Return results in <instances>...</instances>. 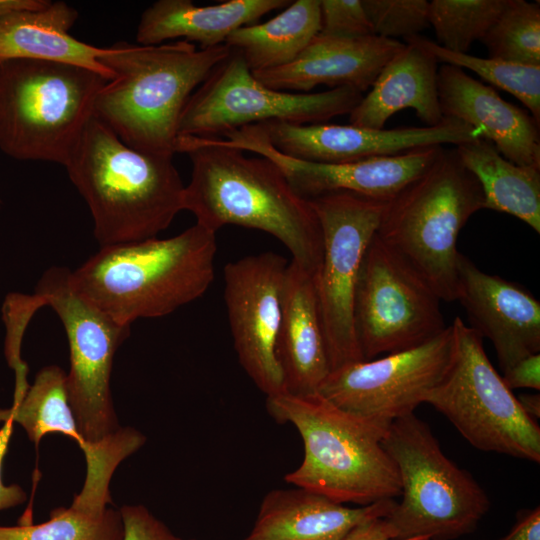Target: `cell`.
Here are the masks:
<instances>
[{"instance_id":"25","label":"cell","mask_w":540,"mask_h":540,"mask_svg":"<svg viewBox=\"0 0 540 540\" xmlns=\"http://www.w3.org/2000/svg\"><path fill=\"white\" fill-rule=\"evenodd\" d=\"M78 12L63 1L14 12L0 19V61L34 59L79 65L108 80L113 74L100 62L103 47L79 41L69 31Z\"/></svg>"},{"instance_id":"24","label":"cell","mask_w":540,"mask_h":540,"mask_svg":"<svg viewBox=\"0 0 540 540\" xmlns=\"http://www.w3.org/2000/svg\"><path fill=\"white\" fill-rule=\"evenodd\" d=\"M290 3V0H228L200 6L191 0H158L143 11L136 42L158 45L179 39L196 42L201 49L220 46L236 29L257 23L264 15Z\"/></svg>"},{"instance_id":"33","label":"cell","mask_w":540,"mask_h":540,"mask_svg":"<svg viewBox=\"0 0 540 540\" xmlns=\"http://www.w3.org/2000/svg\"><path fill=\"white\" fill-rule=\"evenodd\" d=\"M374 35L404 39L419 35L429 25L426 0H362Z\"/></svg>"},{"instance_id":"6","label":"cell","mask_w":540,"mask_h":540,"mask_svg":"<svg viewBox=\"0 0 540 540\" xmlns=\"http://www.w3.org/2000/svg\"><path fill=\"white\" fill-rule=\"evenodd\" d=\"M482 188L455 148L386 202L377 237L407 263L442 301L457 297V239L478 210Z\"/></svg>"},{"instance_id":"14","label":"cell","mask_w":540,"mask_h":540,"mask_svg":"<svg viewBox=\"0 0 540 540\" xmlns=\"http://www.w3.org/2000/svg\"><path fill=\"white\" fill-rule=\"evenodd\" d=\"M453 354L452 327L416 347L348 364L330 372L318 393L343 411L382 430L424 403Z\"/></svg>"},{"instance_id":"40","label":"cell","mask_w":540,"mask_h":540,"mask_svg":"<svg viewBox=\"0 0 540 540\" xmlns=\"http://www.w3.org/2000/svg\"><path fill=\"white\" fill-rule=\"evenodd\" d=\"M517 400L525 412L531 419L537 422L540 418V395L523 393L517 397Z\"/></svg>"},{"instance_id":"5","label":"cell","mask_w":540,"mask_h":540,"mask_svg":"<svg viewBox=\"0 0 540 540\" xmlns=\"http://www.w3.org/2000/svg\"><path fill=\"white\" fill-rule=\"evenodd\" d=\"M269 415L301 436L304 457L284 480L338 503L361 506L401 494L397 466L382 445L387 430L338 408L319 393L266 399Z\"/></svg>"},{"instance_id":"32","label":"cell","mask_w":540,"mask_h":540,"mask_svg":"<svg viewBox=\"0 0 540 540\" xmlns=\"http://www.w3.org/2000/svg\"><path fill=\"white\" fill-rule=\"evenodd\" d=\"M481 41L490 58L540 66L539 2L508 0Z\"/></svg>"},{"instance_id":"21","label":"cell","mask_w":540,"mask_h":540,"mask_svg":"<svg viewBox=\"0 0 540 540\" xmlns=\"http://www.w3.org/2000/svg\"><path fill=\"white\" fill-rule=\"evenodd\" d=\"M285 393H318L331 372L319 312L315 275L289 261L275 345Z\"/></svg>"},{"instance_id":"22","label":"cell","mask_w":540,"mask_h":540,"mask_svg":"<svg viewBox=\"0 0 540 540\" xmlns=\"http://www.w3.org/2000/svg\"><path fill=\"white\" fill-rule=\"evenodd\" d=\"M396 503L387 499L350 508L305 488L274 489L242 540H342L362 522L386 518Z\"/></svg>"},{"instance_id":"36","label":"cell","mask_w":540,"mask_h":540,"mask_svg":"<svg viewBox=\"0 0 540 540\" xmlns=\"http://www.w3.org/2000/svg\"><path fill=\"white\" fill-rule=\"evenodd\" d=\"M503 381L511 390H540V353L528 355L503 371Z\"/></svg>"},{"instance_id":"29","label":"cell","mask_w":540,"mask_h":540,"mask_svg":"<svg viewBox=\"0 0 540 540\" xmlns=\"http://www.w3.org/2000/svg\"><path fill=\"white\" fill-rule=\"evenodd\" d=\"M412 38L430 51L438 62L461 69L467 68L490 84L515 96L540 125V66L453 52L423 36L416 35Z\"/></svg>"},{"instance_id":"27","label":"cell","mask_w":540,"mask_h":540,"mask_svg":"<svg viewBox=\"0 0 540 540\" xmlns=\"http://www.w3.org/2000/svg\"><path fill=\"white\" fill-rule=\"evenodd\" d=\"M320 0H296L271 19L242 26L225 45L238 52L252 72L289 64L318 35Z\"/></svg>"},{"instance_id":"31","label":"cell","mask_w":540,"mask_h":540,"mask_svg":"<svg viewBox=\"0 0 540 540\" xmlns=\"http://www.w3.org/2000/svg\"><path fill=\"white\" fill-rule=\"evenodd\" d=\"M508 0H433L429 2V24L438 45L453 52L467 53L482 40Z\"/></svg>"},{"instance_id":"3","label":"cell","mask_w":540,"mask_h":540,"mask_svg":"<svg viewBox=\"0 0 540 540\" xmlns=\"http://www.w3.org/2000/svg\"><path fill=\"white\" fill-rule=\"evenodd\" d=\"M216 233L199 224L160 239L100 247L70 272L73 290L115 322L159 318L206 293L215 278Z\"/></svg>"},{"instance_id":"35","label":"cell","mask_w":540,"mask_h":540,"mask_svg":"<svg viewBox=\"0 0 540 540\" xmlns=\"http://www.w3.org/2000/svg\"><path fill=\"white\" fill-rule=\"evenodd\" d=\"M123 540H196L174 535L143 505H124L120 509Z\"/></svg>"},{"instance_id":"23","label":"cell","mask_w":540,"mask_h":540,"mask_svg":"<svg viewBox=\"0 0 540 540\" xmlns=\"http://www.w3.org/2000/svg\"><path fill=\"white\" fill-rule=\"evenodd\" d=\"M405 41L350 112L351 125L384 129L387 120L404 109H413L426 126H436L443 120L437 89L438 61L412 37Z\"/></svg>"},{"instance_id":"11","label":"cell","mask_w":540,"mask_h":540,"mask_svg":"<svg viewBox=\"0 0 540 540\" xmlns=\"http://www.w3.org/2000/svg\"><path fill=\"white\" fill-rule=\"evenodd\" d=\"M363 98L352 87L296 93L260 83L242 56L231 50L188 99L178 125V137H222L245 126L268 121L324 123L350 114Z\"/></svg>"},{"instance_id":"37","label":"cell","mask_w":540,"mask_h":540,"mask_svg":"<svg viewBox=\"0 0 540 540\" xmlns=\"http://www.w3.org/2000/svg\"><path fill=\"white\" fill-rule=\"evenodd\" d=\"M498 540H540V507L519 510L513 527Z\"/></svg>"},{"instance_id":"18","label":"cell","mask_w":540,"mask_h":540,"mask_svg":"<svg viewBox=\"0 0 540 540\" xmlns=\"http://www.w3.org/2000/svg\"><path fill=\"white\" fill-rule=\"evenodd\" d=\"M457 297L473 328L494 346L502 372L540 353V302L523 286L481 271L459 253Z\"/></svg>"},{"instance_id":"9","label":"cell","mask_w":540,"mask_h":540,"mask_svg":"<svg viewBox=\"0 0 540 540\" xmlns=\"http://www.w3.org/2000/svg\"><path fill=\"white\" fill-rule=\"evenodd\" d=\"M451 327V362L424 403L442 413L473 447L539 463L540 427L495 370L483 338L460 317Z\"/></svg>"},{"instance_id":"20","label":"cell","mask_w":540,"mask_h":540,"mask_svg":"<svg viewBox=\"0 0 540 540\" xmlns=\"http://www.w3.org/2000/svg\"><path fill=\"white\" fill-rule=\"evenodd\" d=\"M404 47L376 35L345 39L318 33L287 65L252 72L263 85L280 91L309 93L318 85L371 88L385 64Z\"/></svg>"},{"instance_id":"15","label":"cell","mask_w":540,"mask_h":540,"mask_svg":"<svg viewBox=\"0 0 540 540\" xmlns=\"http://www.w3.org/2000/svg\"><path fill=\"white\" fill-rule=\"evenodd\" d=\"M289 261L272 251L224 267V299L234 348L244 371L267 397L285 393L275 345Z\"/></svg>"},{"instance_id":"13","label":"cell","mask_w":540,"mask_h":540,"mask_svg":"<svg viewBox=\"0 0 540 540\" xmlns=\"http://www.w3.org/2000/svg\"><path fill=\"white\" fill-rule=\"evenodd\" d=\"M439 296L375 234L362 259L354 326L364 360L421 345L446 329Z\"/></svg>"},{"instance_id":"19","label":"cell","mask_w":540,"mask_h":540,"mask_svg":"<svg viewBox=\"0 0 540 540\" xmlns=\"http://www.w3.org/2000/svg\"><path fill=\"white\" fill-rule=\"evenodd\" d=\"M437 89L443 117L480 129L483 138L514 164L540 169L539 124L530 114L456 66L443 64L438 69Z\"/></svg>"},{"instance_id":"8","label":"cell","mask_w":540,"mask_h":540,"mask_svg":"<svg viewBox=\"0 0 540 540\" xmlns=\"http://www.w3.org/2000/svg\"><path fill=\"white\" fill-rule=\"evenodd\" d=\"M382 445L395 462L400 503L385 518L392 540H455L474 532L490 508L484 489L442 451L415 413L393 421Z\"/></svg>"},{"instance_id":"38","label":"cell","mask_w":540,"mask_h":540,"mask_svg":"<svg viewBox=\"0 0 540 540\" xmlns=\"http://www.w3.org/2000/svg\"><path fill=\"white\" fill-rule=\"evenodd\" d=\"M342 540H392L385 518H373L354 527ZM408 540H428L418 537Z\"/></svg>"},{"instance_id":"2","label":"cell","mask_w":540,"mask_h":540,"mask_svg":"<svg viewBox=\"0 0 540 540\" xmlns=\"http://www.w3.org/2000/svg\"><path fill=\"white\" fill-rule=\"evenodd\" d=\"M230 52L225 44L198 49L185 40L103 47L99 62L114 78L99 91L93 115L129 147L173 157L188 99Z\"/></svg>"},{"instance_id":"30","label":"cell","mask_w":540,"mask_h":540,"mask_svg":"<svg viewBox=\"0 0 540 540\" xmlns=\"http://www.w3.org/2000/svg\"><path fill=\"white\" fill-rule=\"evenodd\" d=\"M123 535L120 511L110 507L90 513L70 505L53 509L40 524L0 526V540H123Z\"/></svg>"},{"instance_id":"16","label":"cell","mask_w":540,"mask_h":540,"mask_svg":"<svg viewBox=\"0 0 540 540\" xmlns=\"http://www.w3.org/2000/svg\"><path fill=\"white\" fill-rule=\"evenodd\" d=\"M215 138L223 145L273 161L293 189L307 200L330 192L347 191L376 201L389 202L420 176L443 148L429 146L356 162L321 163L281 153L271 145L258 124Z\"/></svg>"},{"instance_id":"39","label":"cell","mask_w":540,"mask_h":540,"mask_svg":"<svg viewBox=\"0 0 540 540\" xmlns=\"http://www.w3.org/2000/svg\"><path fill=\"white\" fill-rule=\"evenodd\" d=\"M47 0H0V19L14 12L36 9Z\"/></svg>"},{"instance_id":"7","label":"cell","mask_w":540,"mask_h":540,"mask_svg":"<svg viewBox=\"0 0 540 540\" xmlns=\"http://www.w3.org/2000/svg\"><path fill=\"white\" fill-rule=\"evenodd\" d=\"M109 81L61 62L0 61V149L18 160L65 166Z\"/></svg>"},{"instance_id":"12","label":"cell","mask_w":540,"mask_h":540,"mask_svg":"<svg viewBox=\"0 0 540 540\" xmlns=\"http://www.w3.org/2000/svg\"><path fill=\"white\" fill-rule=\"evenodd\" d=\"M320 223L323 255L315 287L331 371L363 361L354 326V298L363 256L385 202L347 191L309 200Z\"/></svg>"},{"instance_id":"1","label":"cell","mask_w":540,"mask_h":540,"mask_svg":"<svg viewBox=\"0 0 540 540\" xmlns=\"http://www.w3.org/2000/svg\"><path fill=\"white\" fill-rule=\"evenodd\" d=\"M175 150L192 163L183 206L197 224L215 233L226 225L264 231L289 250L292 261L317 274L323 255L319 220L273 161L216 138L179 136Z\"/></svg>"},{"instance_id":"34","label":"cell","mask_w":540,"mask_h":540,"mask_svg":"<svg viewBox=\"0 0 540 540\" xmlns=\"http://www.w3.org/2000/svg\"><path fill=\"white\" fill-rule=\"evenodd\" d=\"M319 34L357 39L374 35L362 0H320Z\"/></svg>"},{"instance_id":"4","label":"cell","mask_w":540,"mask_h":540,"mask_svg":"<svg viewBox=\"0 0 540 540\" xmlns=\"http://www.w3.org/2000/svg\"><path fill=\"white\" fill-rule=\"evenodd\" d=\"M100 247L157 237L184 210L185 185L173 157L126 145L94 115L67 164Z\"/></svg>"},{"instance_id":"10","label":"cell","mask_w":540,"mask_h":540,"mask_svg":"<svg viewBox=\"0 0 540 540\" xmlns=\"http://www.w3.org/2000/svg\"><path fill=\"white\" fill-rule=\"evenodd\" d=\"M71 270L53 266L32 295L22 294L28 312L51 307L66 332L70 370L66 373L69 403L79 433L89 446L104 445L121 432L114 410L110 377L114 356L129 337L131 326L115 322L72 288Z\"/></svg>"},{"instance_id":"17","label":"cell","mask_w":540,"mask_h":540,"mask_svg":"<svg viewBox=\"0 0 540 540\" xmlns=\"http://www.w3.org/2000/svg\"><path fill=\"white\" fill-rule=\"evenodd\" d=\"M258 126L271 145L281 153L321 163L356 162L429 146H457L483 138L480 129L446 117L436 126L397 129L284 121H268Z\"/></svg>"},{"instance_id":"28","label":"cell","mask_w":540,"mask_h":540,"mask_svg":"<svg viewBox=\"0 0 540 540\" xmlns=\"http://www.w3.org/2000/svg\"><path fill=\"white\" fill-rule=\"evenodd\" d=\"M7 420L20 424L36 448L43 436L60 433L74 440L84 457L95 450L79 433L69 403L66 373L56 365L43 367L18 403L9 409H0V422Z\"/></svg>"},{"instance_id":"26","label":"cell","mask_w":540,"mask_h":540,"mask_svg":"<svg viewBox=\"0 0 540 540\" xmlns=\"http://www.w3.org/2000/svg\"><path fill=\"white\" fill-rule=\"evenodd\" d=\"M455 151L478 180L484 209L512 215L540 233V169L514 164L482 137L457 145Z\"/></svg>"}]
</instances>
